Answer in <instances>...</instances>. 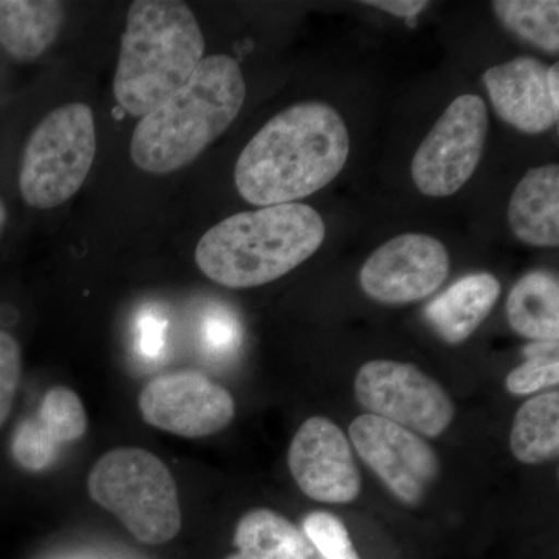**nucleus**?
<instances>
[{"label":"nucleus","instance_id":"obj_5","mask_svg":"<svg viewBox=\"0 0 559 559\" xmlns=\"http://www.w3.org/2000/svg\"><path fill=\"white\" fill-rule=\"evenodd\" d=\"M87 489L140 543H170L182 527L175 477L153 452L131 447L106 452L92 466Z\"/></svg>","mask_w":559,"mask_h":559},{"label":"nucleus","instance_id":"obj_17","mask_svg":"<svg viewBox=\"0 0 559 559\" xmlns=\"http://www.w3.org/2000/svg\"><path fill=\"white\" fill-rule=\"evenodd\" d=\"M64 3L55 0H0V50L27 64L53 46L64 25Z\"/></svg>","mask_w":559,"mask_h":559},{"label":"nucleus","instance_id":"obj_28","mask_svg":"<svg viewBox=\"0 0 559 559\" xmlns=\"http://www.w3.org/2000/svg\"><path fill=\"white\" fill-rule=\"evenodd\" d=\"M11 212L9 202L3 198L2 191H0V242L5 240L7 234L10 230Z\"/></svg>","mask_w":559,"mask_h":559},{"label":"nucleus","instance_id":"obj_27","mask_svg":"<svg viewBox=\"0 0 559 559\" xmlns=\"http://www.w3.org/2000/svg\"><path fill=\"white\" fill-rule=\"evenodd\" d=\"M164 341V325L156 319H145L142 323V348L148 355H156Z\"/></svg>","mask_w":559,"mask_h":559},{"label":"nucleus","instance_id":"obj_19","mask_svg":"<svg viewBox=\"0 0 559 559\" xmlns=\"http://www.w3.org/2000/svg\"><path fill=\"white\" fill-rule=\"evenodd\" d=\"M234 544L237 554L227 559H308L311 547L293 522L270 509L249 511L238 521Z\"/></svg>","mask_w":559,"mask_h":559},{"label":"nucleus","instance_id":"obj_1","mask_svg":"<svg viewBox=\"0 0 559 559\" xmlns=\"http://www.w3.org/2000/svg\"><path fill=\"white\" fill-rule=\"evenodd\" d=\"M349 134L336 109L310 102L272 117L241 151L235 186L249 204H293L325 189L347 164Z\"/></svg>","mask_w":559,"mask_h":559},{"label":"nucleus","instance_id":"obj_12","mask_svg":"<svg viewBox=\"0 0 559 559\" xmlns=\"http://www.w3.org/2000/svg\"><path fill=\"white\" fill-rule=\"evenodd\" d=\"M288 465L301 492L316 502L358 499L362 481L352 443L329 418L311 417L300 426L289 444Z\"/></svg>","mask_w":559,"mask_h":559},{"label":"nucleus","instance_id":"obj_13","mask_svg":"<svg viewBox=\"0 0 559 559\" xmlns=\"http://www.w3.org/2000/svg\"><path fill=\"white\" fill-rule=\"evenodd\" d=\"M498 116L525 134L549 131L559 108L549 91V68L532 57L514 58L489 68L481 76Z\"/></svg>","mask_w":559,"mask_h":559},{"label":"nucleus","instance_id":"obj_10","mask_svg":"<svg viewBox=\"0 0 559 559\" xmlns=\"http://www.w3.org/2000/svg\"><path fill=\"white\" fill-rule=\"evenodd\" d=\"M139 411L153 428L202 439L230 425L235 401L229 390L200 371H178L150 381L140 392Z\"/></svg>","mask_w":559,"mask_h":559},{"label":"nucleus","instance_id":"obj_25","mask_svg":"<svg viewBox=\"0 0 559 559\" xmlns=\"http://www.w3.org/2000/svg\"><path fill=\"white\" fill-rule=\"evenodd\" d=\"M362 3L378 10L388 11L393 16L403 17V20L409 22L412 27H414L418 14L429 5L426 0H369V2Z\"/></svg>","mask_w":559,"mask_h":559},{"label":"nucleus","instance_id":"obj_14","mask_svg":"<svg viewBox=\"0 0 559 559\" xmlns=\"http://www.w3.org/2000/svg\"><path fill=\"white\" fill-rule=\"evenodd\" d=\"M87 430L83 401L64 385L46 393L39 409L20 423L11 440V452L17 465L31 473L49 468L58 450L80 440Z\"/></svg>","mask_w":559,"mask_h":559},{"label":"nucleus","instance_id":"obj_24","mask_svg":"<svg viewBox=\"0 0 559 559\" xmlns=\"http://www.w3.org/2000/svg\"><path fill=\"white\" fill-rule=\"evenodd\" d=\"M22 374V348L20 341L9 330L0 329V428L5 425Z\"/></svg>","mask_w":559,"mask_h":559},{"label":"nucleus","instance_id":"obj_15","mask_svg":"<svg viewBox=\"0 0 559 559\" xmlns=\"http://www.w3.org/2000/svg\"><path fill=\"white\" fill-rule=\"evenodd\" d=\"M499 296L500 283L495 275H466L430 301L426 320L447 344L459 345L476 333Z\"/></svg>","mask_w":559,"mask_h":559},{"label":"nucleus","instance_id":"obj_2","mask_svg":"<svg viewBox=\"0 0 559 559\" xmlns=\"http://www.w3.org/2000/svg\"><path fill=\"white\" fill-rule=\"evenodd\" d=\"M245 100L237 60L227 55L204 58L178 92L139 120L131 139L132 162L151 175L187 167L227 131Z\"/></svg>","mask_w":559,"mask_h":559},{"label":"nucleus","instance_id":"obj_22","mask_svg":"<svg viewBox=\"0 0 559 559\" xmlns=\"http://www.w3.org/2000/svg\"><path fill=\"white\" fill-rule=\"evenodd\" d=\"M557 348L558 342H535L527 348V360L507 377V390L513 395L525 396L558 385Z\"/></svg>","mask_w":559,"mask_h":559},{"label":"nucleus","instance_id":"obj_21","mask_svg":"<svg viewBox=\"0 0 559 559\" xmlns=\"http://www.w3.org/2000/svg\"><path fill=\"white\" fill-rule=\"evenodd\" d=\"M496 16L503 27L547 53L559 50L557 0H496Z\"/></svg>","mask_w":559,"mask_h":559},{"label":"nucleus","instance_id":"obj_20","mask_svg":"<svg viewBox=\"0 0 559 559\" xmlns=\"http://www.w3.org/2000/svg\"><path fill=\"white\" fill-rule=\"evenodd\" d=\"M510 448L524 465H540L558 457L559 393H540L520 407L513 419Z\"/></svg>","mask_w":559,"mask_h":559},{"label":"nucleus","instance_id":"obj_3","mask_svg":"<svg viewBox=\"0 0 559 559\" xmlns=\"http://www.w3.org/2000/svg\"><path fill=\"white\" fill-rule=\"evenodd\" d=\"M325 237V223L310 205H270L231 215L205 231L194 260L221 286L257 288L311 259Z\"/></svg>","mask_w":559,"mask_h":559},{"label":"nucleus","instance_id":"obj_29","mask_svg":"<svg viewBox=\"0 0 559 559\" xmlns=\"http://www.w3.org/2000/svg\"><path fill=\"white\" fill-rule=\"evenodd\" d=\"M549 91L551 102L554 105L559 108V64L555 62L551 68H549Z\"/></svg>","mask_w":559,"mask_h":559},{"label":"nucleus","instance_id":"obj_7","mask_svg":"<svg viewBox=\"0 0 559 559\" xmlns=\"http://www.w3.org/2000/svg\"><path fill=\"white\" fill-rule=\"evenodd\" d=\"M355 396L371 415L436 439L450 428L455 407L447 390L412 364L377 359L355 378Z\"/></svg>","mask_w":559,"mask_h":559},{"label":"nucleus","instance_id":"obj_4","mask_svg":"<svg viewBox=\"0 0 559 559\" xmlns=\"http://www.w3.org/2000/svg\"><path fill=\"white\" fill-rule=\"evenodd\" d=\"M197 16L179 0H135L127 14L112 91L131 116L156 109L178 92L204 60Z\"/></svg>","mask_w":559,"mask_h":559},{"label":"nucleus","instance_id":"obj_8","mask_svg":"<svg viewBox=\"0 0 559 559\" xmlns=\"http://www.w3.org/2000/svg\"><path fill=\"white\" fill-rule=\"evenodd\" d=\"M488 109L479 95H460L415 153L412 178L423 194L457 193L479 167L488 135Z\"/></svg>","mask_w":559,"mask_h":559},{"label":"nucleus","instance_id":"obj_26","mask_svg":"<svg viewBox=\"0 0 559 559\" xmlns=\"http://www.w3.org/2000/svg\"><path fill=\"white\" fill-rule=\"evenodd\" d=\"M205 336H207L209 344L213 348H227L230 344H234L237 330L226 316H215L207 322Z\"/></svg>","mask_w":559,"mask_h":559},{"label":"nucleus","instance_id":"obj_23","mask_svg":"<svg viewBox=\"0 0 559 559\" xmlns=\"http://www.w3.org/2000/svg\"><path fill=\"white\" fill-rule=\"evenodd\" d=\"M304 536L322 559H359L348 530L329 511H314L304 521Z\"/></svg>","mask_w":559,"mask_h":559},{"label":"nucleus","instance_id":"obj_16","mask_svg":"<svg viewBox=\"0 0 559 559\" xmlns=\"http://www.w3.org/2000/svg\"><path fill=\"white\" fill-rule=\"evenodd\" d=\"M509 223L525 245L557 248L559 245V168L543 165L525 173L511 194Z\"/></svg>","mask_w":559,"mask_h":559},{"label":"nucleus","instance_id":"obj_9","mask_svg":"<svg viewBox=\"0 0 559 559\" xmlns=\"http://www.w3.org/2000/svg\"><path fill=\"white\" fill-rule=\"evenodd\" d=\"M349 443L400 502L417 507L440 476V460L418 433L366 414L353 419Z\"/></svg>","mask_w":559,"mask_h":559},{"label":"nucleus","instance_id":"obj_18","mask_svg":"<svg viewBox=\"0 0 559 559\" xmlns=\"http://www.w3.org/2000/svg\"><path fill=\"white\" fill-rule=\"evenodd\" d=\"M507 318L514 333L535 342H558L559 283L546 271L518 280L507 299Z\"/></svg>","mask_w":559,"mask_h":559},{"label":"nucleus","instance_id":"obj_11","mask_svg":"<svg viewBox=\"0 0 559 559\" xmlns=\"http://www.w3.org/2000/svg\"><path fill=\"white\" fill-rule=\"evenodd\" d=\"M450 270L451 257L443 242L425 234H403L371 253L359 283L370 299L406 305L436 293Z\"/></svg>","mask_w":559,"mask_h":559},{"label":"nucleus","instance_id":"obj_6","mask_svg":"<svg viewBox=\"0 0 559 559\" xmlns=\"http://www.w3.org/2000/svg\"><path fill=\"white\" fill-rule=\"evenodd\" d=\"M97 153L94 112L84 103L51 110L33 128L16 168V189L33 210H50L79 193Z\"/></svg>","mask_w":559,"mask_h":559}]
</instances>
